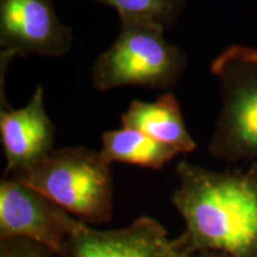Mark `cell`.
<instances>
[{"instance_id": "4", "label": "cell", "mask_w": 257, "mask_h": 257, "mask_svg": "<svg viewBox=\"0 0 257 257\" xmlns=\"http://www.w3.org/2000/svg\"><path fill=\"white\" fill-rule=\"evenodd\" d=\"M221 107L208 146L226 162H257V48L230 46L211 63Z\"/></svg>"}, {"instance_id": "8", "label": "cell", "mask_w": 257, "mask_h": 257, "mask_svg": "<svg viewBox=\"0 0 257 257\" xmlns=\"http://www.w3.org/2000/svg\"><path fill=\"white\" fill-rule=\"evenodd\" d=\"M0 141L6 160L4 175L36 165L53 152L56 127L47 113L42 86L22 108L2 100Z\"/></svg>"}, {"instance_id": "10", "label": "cell", "mask_w": 257, "mask_h": 257, "mask_svg": "<svg viewBox=\"0 0 257 257\" xmlns=\"http://www.w3.org/2000/svg\"><path fill=\"white\" fill-rule=\"evenodd\" d=\"M100 154L111 165L119 162L160 170L181 153L141 131L123 126L101 135Z\"/></svg>"}, {"instance_id": "9", "label": "cell", "mask_w": 257, "mask_h": 257, "mask_svg": "<svg viewBox=\"0 0 257 257\" xmlns=\"http://www.w3.org/2000/svg\"><path fill=\"white\" fill-rule=\"evenodd\" d=\"M120 120L124 127L141 131L181 154L193 153L198 148L186 127L178 99L172 93H165L153 102L133 100Z\"/></svg>"}, {"instance_id": "14", "label": "cell", "mask_w": 257, "mask_h": 257, "mask_svg": "<svg viewBox=\"0 0 257 257\" xmlns=\"http://www.w3.org/2000/svg\"><path fill=\"white\" fill-rule=\"evenodd\" d=\"M194 257H195V256H194Z\"/></svg>"}, {"instance_id": "5", "label": "cell", "mask_w": 257, "mask_h": 257, "mask_svg": "<svg viewBox=\"0 0 257 257\" xmlns=\"http://www.w3.org/2000/svg\"><path fill=\"white\" fill-rule=\"evenodd\" d=\"M86 223L36 189L3 178L0 182V237H22L66 257L69 239Z\"/></svg>"}, {"instance_id": "2", "label": "cell", "mask_w": 257, "mask_h": 257, "mask_svg": "<svg viewBox=\"0 0 257 257\" xmlns=\"http://www.w3.org/2000/svg\"><path fill=\"white\" fill-rule=\"evenodd\" d=\"M4 178L41 192L88 225L108 223L113 214L111 163L86 147L54 149L36 165Z\"/></svg>"}, {"instance_id": "11", "label": "cell", "mask_w": 257, "mask_h": 257, "mask_svg": "<svg viewBox=\"0 0 257 257\" xmlns=\"http://www.w3.org/2000/svg\"><path fill=\"white\" fill-rule=\"evenodd\" d=\"M113 8L119 18L127 17L154 22L170 28L184 11V0H94Z\"/></svg>"}, {"instance_id": "6", "label": "cell", "mask_w": 257, "mask_h": 257, "mask_svg": "<svg viewBox=\"0 0 257 257\" xmlns=\"http://www.w3.org/2000/svg\"><path fill=\"white\" fill-rule=\"evenodd\" d=\"M72 29L57 17L54 0H0L2 64L16 56H63L73 46Z\"/></svg>"}, {"instance_id": "3", "label": "cell", "mask_w": 257, "mask_h": 257, "mask_svg": "<svg viewBox=\"0 0 257 257\" xmlns=\"http://www.w3.org/2000/svg\"><path fill=\"white\" fill-rule=\"evenodd\" d=\"M186 62L184 51L165 38L162 25L121 17L115 41L93 64L92 82L100 92L124 86L167 89L181 78Z\"/></svg>"}, {"instance_id": "1", "label": "cell", "mask_w": 257, "mask_h": 257, "mask_svg": "<svg viewBox=\"0 0 257 257\" xmlns=\"http://www.w3.org/2000/svg\"><path fill=\"white\" fill-rule=\"evenodd\" d=\"M172 202L185 221L179 236L192 256L257 257V162L213 170L182 160Z\"/></svg>"}, {"instance_id": "13", "label": "cell", "mask_w": 257, "mask_h": 257, "mask_svg": "<svg viewBox=\"0 0 257 257\" xmlns=\"http://www.w3.org/2000/svg\"><path fill=\"white\" fill-rule=\"evenodd\" d=\"M195 257H230V256L223 255V253H217V252H204V253H199V255H195Z\"/></svg>"}, {"instance_id": "7", "label": "cell", "mask_w": 257, "mask_h": 257, "mask_svg": "<svg viewBox=\"0 0 257 257\" xmlns=\"http://www.w3.org/2000/svg\"><path fill=\"white\" fill-rule=\"evenodd\" d=\"M66 257H194L179 237L170 238L159 221L140 217L121 229L85 224L69 239Z\"/></svg>"}, {"instance_id": "12", "label": "cell", "mask_w": 257, "mask_h": 257, "mask_svg": "<svg viewBox=\"0 0 257 257\" xmlns=\"http://www.w3.org/2000/svg\"><path fill=\"white\" fill-rule=\"evenodd\" d=\"M0 257H57L53 250L22 237H0Z\"/></svg>"}]
</instances>
